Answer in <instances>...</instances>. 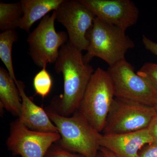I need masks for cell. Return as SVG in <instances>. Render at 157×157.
I'll use <instances>...</instances> for the list:
<instances>
[{
    "mask_svg": "<svg viewBox=\"0 0 157 157\" xmlns=\"http://www.w3.org/2000/svg\"><path fill=\"white\" fill-rule=\"evenodd\" d=\"M54 68L63 78V93L58 100L59 113L69 117L78 109L95 71L92 66L84 62L82 52L69 42L60 49Z\"/></svg>",
    "mask_w": 157,
    "mask_h": 157,
    "instance_id": "cell-1",
    "label": "cell"
},
{
    "mask_svg": "<svg viewBox=\"0 0 157 157\" xmlns=\"http://www.w3.org/2000/svg\"><path fill=\"white\" fill-rule=\"evenodd\" d=\"M87 38L88 47L83 56V60L87 63L96 57L112 67L125 59L127 52L135 46L125 30L96 17L88 32Z\"/></svg>",
    "mask_w": 157,
    "mask_h": 157,
    "instance_id": "cell-2",
    "label": "cell"
},
{
    "mask_svg": "<svg viewBox=\"0 0 157 157\" xmlns=\"http://www.w3.org/2000/svg\"><path fill=\"white\" fill-rule=\"evenodd\" d=\"M46 112L60 135L59 140L62 147L84 157H97L102 134L94 129L78 111L70 117L53 111Z\"/></svg>",
    "mask_w": 157,
    "mask_h": 157,
    "instance_id": "cell-3",
    "label": "cell"
},
{
    "mask_svg": "<svg viewBox=\"0 0 157 157\" xmlns=\"http://www.w3.org/2000/svg\"><path fill=\"white\" fill-rule=\"evenodd\" d=\"M115 98L109 73L98 68L91 77L77 111L101 134Z\"/></svg>",
    "mask_w": 157,
    "mask_h": 157,
    "instance_id": "cell-4",
    "label": "cell"
},
{
    "mask_svg": "<svg viewBox=\"0 0 157 157\" xmlns=\"http://www.w3.org/2000/svg\"><path fill=\"white\" fill-rule=\"evenodd\" d=\"M156 114L154 107L115 97L102 134H124L147 128Z\"/></svg>",
    "mask_w": 157,
    "mask_h": 157,
    "instance_id": "cell-5",
    "label": "cell"
},
{
    "mask_svg": "<svg viewBox=\"0 0 157 157\" xmlns=\"http://www.w3.org/2000/svg\"><path fill=\"white\" fill-rule=\"evenodd\" d=\"M56 13L47 14L29 35L27 42L29 54L35 65L40 68L55 63L63 45L69 41L67 33L57 32L55 29Z\"/></svg>",
    "mask_w": 157,
    "mask_h": 157,
    "instance_id": "cell-6",
    "label": "cell"
},
{
    "mask_svg": "<svg viewBox=\"0 0 157 157\" xmlns=\"http://www.w3.org/2000/svg\"><path fill=\"white\" fill-rule=\"evenodd\" d=\"M107 71L116 98L154 107L157 102V92L146 78L135 73V68L126 60L109 67Z\"/></svg>",
    "mask_w": 157,
    "mask_h": 157,
    "instance_id": "cell-7",
    "label": "cell"
},
{
    "mask_svg": "<svg viewBox=\"0 0 157 157\" xmlns=\"http://www.w3.org/2000/svg\"><path fill=\"white\" fill-rule=\"evenodd\" d=\"M55 11L56 21L67 29L69 43L81 52L86 51L87 34L96 18L94 14L79 0H63Z\"/></svg>",
    "mask_w": 157,
    "mask_h": 157,
    "instance_id": "cell-8",
    "label": "cell"
},
{
    "mask_svg": "<svg viewBox=\"0 0 157 157\" xmlns=\"http://www.w3.org/2000/svg\"><path fill=\"white\" fill-rule=\"evenodd\" d=\"M60 138L58 133L31 130L18 119L11 125L7 144L10 150L21 157H45L51 146Z\"/></svg>",
    "mask_w": 157,
    "mask_h": 157,
    "instance_id": "cell-9",
    "label": "cell"
},
{
    "mask_svg": "<svg viewBox=\"0 0 157 157\" xmlns=\"http://www.w3.org/2000/svg\"><path fill=\"white\" fill-rule=\"evenodd\" d=\"M96 17L126 31L136 24L139 11L130 0H79Z\"/></svg>",
    "mask_w": 157,
    "mask_h": 157,
    "instance_id": "cell-10",
    "label": "cell"
},
{
    "mask_svg": "<svg viewBox=\"0 0 157 157\" xmlns=\"http://www.w3.org/2000/svg\"><path fill=\"white\" fill-rule=\"evenodd\" d=\"M153 140L147 128L119 134H102L100 145L117 157H139L144 147Z\"/></svg>",
    "mask_w": 157,
    "mask_h": 157,
    "instance_id": "cell-11",
    "label": "cell"
},
{
    "mask_svg": "<svg viewBox=\"0 0 157 157\" xmlns=\"http://www.w3.org/2000/svg\"><path fill=\"white\" fill-rule=\"evenodd\" d=\"M22 101L21 114L18 120L29 129L33 131L49 133H58L47 112L35 104L26 94L25 85L17 80L15 82Z\"/></svg>",
    "mask_w": 157,
    "mask_h": 157,
    "instance_id": "cell-12",
    "label": "cell"
},
{
    "mask_svg": "<svg viewBox=\"0 0 157 157\" xmlns=\"http://www.w3.org/2000/svg\"><path fill=\"white\" fill-rule=\"evenodd\" d=\"M23 14L19 28L29 33L33 25L57 9L63 0H21Z\"/></svg>",
    "mask_w": 157,
    "mask_h": 157,
    "instance_id": "cell-13",
    "label": "cell"
},
{
    "mask_svg": "<svg viewBox=\"0 0 157 157\" xmlns=\"http://www.w3.org/2000/svg\"><path fill=\"white\" fill-rule=\"evenodd\" d=\"M19 90L8 70L0 68V105L13 115L19 117L22 102Z\"/></svg>",
    "mask_w": 157,
    "mask_h": 157,
    "instance_id": "cell-14",
    "label": "cell"
},
{
    "mask_svg": "<svg viewBox=\"0 0 157 157\" xmlns=\"http://www.w3.org/2000/svg\"><path fill=\"white\" fill-rule=\"evenodd\" d=\"M23 12L20 1L14 3L0 2V30L2 32L19 28Z\"/></svg>",
    "mask_w": 157,
    "mask_h": 157,
    "instance_id": "cell-15",
    "label": "cell"
},
{
    "mask_svg": "<svg viewBox=\"0 0 157 157\" xmlns=\"http://www.w3.org/2000/svg\"><path fill=\"white\" fill-rule=\"evenodd\" d=\"M18 39V35L15 30L5 31L0 34V59L15 82L17 80L13 67L12 49L13 44Z\"/></svg>",
    "mask_w": 157,
    "mask_h": 157,
    "instance_id": "cell-16",
    "label": "cell"
},
{
    "mask_svg": "<svg viewBox=\"0 0 157 157\" xmlns=\"http://www.w3.org/2000/svg\"><path fill=\"white\" fill-rule=\"evenodd\" d=\"M46 68H42L33 78V87L36 94L41 96L42 98L48 95L52 85V78Z\"/></svg>",
    "mask_w": 157,
    "mask_h": 157,
    "instance_id": "cell-17",
    "label": "cell"
},
{
    "mask_svg": "<svg viewBox=\"0 0 157 157\" xmlns=\"http://www.w3.org/2000/svg\"><path fill=\"white\" fill-rule=\"evenodd\" d=\"M137 73L146 78L157 93V64L147 63Z\"/></svg>",
    "mask_w": 157,
    "mask_h": 157,
    "instance_id": "cell-18",
    "label": "cell"
},
{
    "mask_svg": "<svg viewBox=\"0 0 157 157\" xmlns=\"http://www.w3.org/2000/svg\"><path fill=\"white\" fill-rule=\"evenodd\" d=\"M139 157H157V144H147L140 151Z\"/></svg>",
    "mask_w": 157,
    "mask_h": 157,
    "instance_id": "cell-19",
    "label": "cell"
},
{
    "mask_svg": "<svg viewBox=\"0 0 157 157\" xmlns=\"http://www.w3.org/2000/svg\"><path fill=\"white\" fill-rule=\"evenodd\" d=\"M45 156V157H80L65 150L64 149L59 148H55L49 150L48 154H46Z\"/></svg>",
    "mask_w": 157,
    "mask_h": 157,
    "instance_id": "cell-20",
    "label": "cell"
},
{
    "mask_svg": "<svg viewBox=\"0 0 157 157\" xmlns=\"http://www.w3.org/2000/svg\"><path fill=\"white\" fill-rule=\"evenodd\" d=\"M147 129L153 140V144H157V114L152 119Z\"/></svg>",
    "mask_w": 157,
    "mask_h": 157,
    "instance_id": "cell-21",
    "label": "cell"
},
{
    "mask_svg": "<svg viewBox=\"0 0 157 157\" xmlns=\"http://www.w3.org/2000/svg\"><path fill=\"white\" fill-rule=\"evenodd\" d=\"M142 41L147 50L157 56V43L152 41L145 36H143Z\"/></svg>",
    "mask_w": 157,
    "mask_h": 157,
    "instance_id": "cell-22",
    "label": "cell"
},
{
    "mask_svg": "<svg viewBox=\"0 0 157 157\" xmlns=\"http://www.w3.org/2000/svg\"><path fill=\"white\" fill-rule=\"evenodd\" d=\"M100 151L103 154L104 157H117L115 155L112 153L111 152L109 151L107 149L100 147Z\"/></svg>",
    "mask_w": 157,
    "mask_h": 157,
    "instance_id": "cell-23",
    "label": "cell"
},
{
    "mask_svg": "<svg viewBox=\"0 0 157 157\" xmlns=\"http://www.w3.org/2000/svg\"><path fill=\"white\" fill-rule=\"evenodd\" d=\"M97 157H104V155H103V154L100 151H99V153H98Z\"/></svg>",
    "mask_w": 157,
    "mask_h": 157,
    "instance_id": "cell-24",
    "label": "cell"
},
{
    "mask_svg": "<svg viewBox=\"0 0 157 157\" xmlns=\"http://www.w3.org/2000/svg\"><path fill=\"white\" fill-rule=\"evenodd\" d=\"M154 107L156 113V114H157V103H156V104H155Z\"/></svg>",
    "mask_w": 157,
    "mask_h": 157,
    "instance_id": "cell-25",
    "label": "cell"
}]
</instances>
